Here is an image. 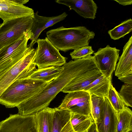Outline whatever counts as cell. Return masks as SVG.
<instances>
[{
	"instance_id": "ba28073f",
	"label": "cell",
	"mask_w": 132,
	"mask_h": 132,
	"mask_svg": "<svg viewBox=\"0 0 132 132\" xmlns=\"http://www.w3.org/2000/svg\"><path fill=\"white\" fill-rule=\"evenodd\" d=\"M0 132H35V114H10L0 122Z\"/></svg>"
},
{
	"instance_id": "6da1fadb",
	"label": "cell",
	"mask_w": 132,
	"mask_h": 132,
	"mask_svg": "<svg viewBox=\"0 0 132 132\" xmlns=\"http://www.w3.org/2000/svg\"><path fill=\"white\" fill-rule=\"evenodd\" d=\"M63 66V70L55 79L33 97L17 107L19 114H35L48 107L57 94L72 80L83 83L90 78V68L83 59L71 60Z\"/></svg>"
},
{
	"instance_id": "e0dca14e",
	"label": "cell",
	"mask_w": 132,
	"mask_h": 132,
	"mask_svg": "<svg viewBox=\"0 0 132 132\" xmlns=\"http://www.w3.org/2000/svg\"><path fill=\"white\" fill-rule=\"evenodd\" d=\"M111 77H105L102 75L86 87L84 90L102 97H107L111 82Z\"/></svg>"
},
{
	"instance_id": "5bb4252c",
	"label": "cell",
	"mask_w": 132,
	"mask_h": 132,
	"mask_svg": "<svg viewBox=\"0 0 132 132\" xmlns=\"http://www.w3.org/2000/svg\"><path fill=\"white\" fill-rule=\"evenodd\" d=\"M132 73V36L124 45L115 70V75L118 77Z\"/></svg>"
},
{
	"instance_id": "9c48e42d",
	"label": "cell",
	"mask_w": 132,
	"mask_h": 132,
	"mask_svg": "<svg viewBox=\"0 0 132 132\" xmlns=\"http://www.w3.org/2000/svg\"><path fill=\"white\" fill-rule=\"evenodd\" d=\"M120 51L116 47L108 45L104 48H99L96 52L94 53L98 68L105 77H111L115 71Z\"/></svg>"
},
{
	"instance_id": "9a60e30c",
	"label": "cell",
	"mask_w": 132,
	"mask_h": 132,
	"mask_svg": "<svg viewBox=\"0 0 132 132\" xmlns=\"http://www.w3.org/2000/svg\"><path fill=\"white\" fill-rule=\"evenodd\" d=\"M94 122L91 115L85 116L71 112L70 119L60 132H86Z\"/></svg>"
},
{
	"instance_id": "f546056e",
	"label": "cell",
	"mask_w": 132,
	"mask_h": 132,
	"mask_svg": "<svg viewBox=\"0 0 132 132\" xmlns=\"http://www.w3.org/2000/svg\"><path fill=\"white\" fill-rule=\"evenodd\" d=\"M86 132H98L96 123L94 122L92 123Z\"/></svg>"
},
{
	"instance_id": "30bf717a",
	"label": "cell",
	"mask_w": 132,
	"mask_h": 132,
	"mask_svg": "<svg viewBox=\"0 0 132 132\" xmlns=\"http://www.w3.org/2000/svg\"><path fill=\"white\" fill-rule=\"evenodd\" d=\"M116 113L106 97L102 104L99 121L96 124L98 132H116Z\"/></svg>"
},
{
	"instance_id": "d4e9b609",
	"label": "cell",
	"mask_w": 132,
	"mask_h": 132,
	"mask_svg": "<svg viewBox=\"0 0 132 132\" xmlns=\"http://www.w3.org/2000/svg\"><path fill=\"white\" fill-rule=\"evenodd\" d=\"M72 113L89 116L90 114V98L81 102L68 109Z\"/></svg>"
},
{
	"instance_id": "4fadbf2b",
	"label": "cell",
	"mask_w": 132,
	"mask_h": 132,
	"mask_svg": "<svg viewBox=\"0 0 132 132\" xmlns=\"http://www.w3.org/2000/svg\"><path fill=\"white\" fill-rule=\"evenodd\" d=\"M55 2L66 6L85 19L96 18L97 6L93 0H57Z\"/></svg>"
},
{
	"instance_id": "7402d4cb",
	"label": "cell",
	"mask_w": 132,
	"mask_h": 132,
	"mask_svg": "<svg viewBox=\"0 0 132 132\" xmlns=\"http://www.w3.org/2000/svg\"><path fill=\"white\" fill-rule=\"evenodd\" d=\"M132 30V19H129L121 22L113 29L108 31V34L111 38L117 40L123 37Z\"/></svg>"
},
{
	"instance_id": "f1b7e54d",
	"label": "cell",
	"mask_w": 132,
	"mask_h": 132,
	"mask_svg": "<svg viewBox=\"0 0 132 132\" xmlns=\"http://www.w3.org/2000/svg\"><path fill=\"white\" fill-rule=\"evenodd\" d=\"M119 4L123 6L129 5L132 4V0H114Z\"/></svg>"
},
{
	"instance_id": "ffe728a7",
	"label": "cell",
	"mask_w": 132,
	"mask_h": 132,
	"mask_svg": "<svg viewBox=\"0 0 132 132\" xmlns=\"http://www.w3.org/2000/svg\"><path fill=\"white\" fill-rule=\"evenodd\" d=\"M63 69V66H51L41 69H37L29 77L50 82L58 76Z\"/></svg>"
},
{
	"instance_id": "44dd1931",
	"label": "cell",
	"mask_w": 132,
	"mask_h": 132,
	"mask_svg": "<svg viewBox=\"0 0 132 132\" xmlns=\"http://www.w3.org/2000/svg\"><path fill=\"white\" fill-rule=\"evenodd\" d=\"M71 114L69 110L55 108L51 132H60L62 127L70 119Z\"/></svg>"
},
{
	"instance_id": "4316f807",
	"label": "cell",
	"mask_w": 132,
	"mask_h": 132,
	"mask_svg": "<svg viewBox=\"0 0 132 132\" xmlns=\"http://www.w3.org/2000/svg\"><path fill=\"white\" fill-rule=\"evenodd\" d=\"M94 51L91 46L82 47L71 52L70 55L72 59L84 58L91 55Z\"/></svg>"
},
{
	"instance_id": "8992f818",
	"label": "cell",
	"mask_w": 132,
	"mask_h": 132,
	"mask_svg": "<svg viewBox=\"0 0 132 132\" xmlns=\"http://www.w3.org/2000/svg\"><path fill=\"white\" fill-rule=\"evenodd\" d=\"M34 62L38 68L41 69L51 66L61 67L67 62V58L61 55L59 50L46 37L38 39L36 42Z\"/></svg>"
},
{
	"instance_id": "5b68a950",
	"label": "cell",
	"mask_w": 132,
	"mask_h": 132,
	"mask_svg": "<svg viewBox=\"0 0 132 132\" xmlns=\"http://www.w3.org/2000/svg\"><path fill=\"white\" fill-rule=\"evenodd\" d=\"M32 16L8 20L0 24V50L19 39L31 30L33 23Z\"/></svg>"
},
{
	"instance_id": "52a82bcc",
	"label": "cell",
	"mask_w": 132,
	"mask_h": 132,
	"mask_svg": "<svg viewBox=\"0 0 132 132\" xmlns=\"http://www.w3.org/2000/svg\"><path fill=\"white\" fill-rule=\"evenodd\" d=\"M32 37L31 30L16 41L0 50V72L13 65L24 56L29 49L28 41Z\"/></svg>"
},
{
	"instance_id": "277c9868",
	"label": "cell",
	"mask_w": 132,
	"mask_h": 132,
	"mask_svg": "<svg viewBox=\"0 0 132 132\" xmlns=\"http://www.w3.org/2000/svg\"><path fill=\"white\" fill-rule=\"evenodd\" d=\"M36 49L30 48L24 56L13 65L0 72V97L13 82L29 77L37 69L34 62Z\"/></svg>"
},
{
	"instance_id": "cb8c5ba5",
	"label": "cell",
	"mask_w": 132,
	"mask_h": 132,
	"mask_svg": "<svg viewBox=\"0 0 132 132\" xmlns=\"http://www.w3.org/2000/svg\"><path fill=\"white\" fill-rule=\"evenodd\" d=\"M104 98L90 95V114L96 124L99 121L101 105Z\"/></svg>"
},
{
	"instance_id": "7a4b0ae2",
	"label": "cell",
	"mask_w": 132,
	"mask_h": 132,
	"mask_svg": "<svg viewBox=\"0 0 132 132\" xmlns=\"http://www.w3.org/2000/svg\"><path fill=\"white\" fill-rule=\"evenodd\" d=\"M47 37L59 51L65 52L89 46L95 33L84 26L66 28L63 26L46 32Z\"/></svg>"
},
{
	"instance_id": "4dcf8cb0",
	"label": "cell",
	"mask_w": 132,
	"mask_h": 132,
	"mask_svg": "<svg viewBox=\"0 0 132 132\" xmlns=\"http://www.w3.org/2000/svg\"><path fill=\"white\" fill-rule=\"evenodd\" d=\"M10 1L13 3L21 5H23L29 1V0H12Z\"/></svg>"
},
{
	"instance_id": "603a6c76",
	"label": "cell",
	"mask_w": 132,
	"mask_h": 132,
	"mask_svg": "<svg viewBox=\"0 0 132 132\" xmlns=\"http://www.w3.org/2000/svg\"><path fill=\"white\" fill-rule=\"evenodd\" d=\"M107 98L116 112L122 110L125 106L118 92L113 86L112 83L110 85Z\"/></svg>"
},
{
	"instance_id": "1f68e13d",
	"label": "cell",
	"mask_w": 132,
	"mask_h": 132,
	"mask_svg": "<svg viewBox=\"0 0 132 132\" xmlns=\"http://www.w3.org/2000/svg\"><path fill=\"white\" fill-rule=\"evenodd\" d=\"M132 132V131H130V132Z\"/></svg>"
},
{
	"instance_id": "d6986e66",
	"label": "cell",
	"mask_w": 132,
	"mask_h": 132,
	"mask_svg": "<svg viewBox=\"0 0 132 132\" xmlns=\"http://www.w3.org/2000/svg\"><path fill=\"white\" fill-rule=\"evenodd\" d=\"M116 113L117 126L116 132H129L132 131V111L125 106Z\"/></svg>"
},
{
	"instance_id": "7c38bea8",
	"label": "cell",
	"mask_w": 132,
	"mask_h": 132,
	"mask_svg": "<svg viewBox=\"0 0 132 132\" xmlns=\"http://www.w3.org/2000/svg\"><path fill=\"white\" fill-rule=\"evenodd\" d=\"M34 13L32 9L13 3L10 0H1L0 3V18L3 22L22 17H33Z\"/></svg>"
},
{
	"instance_id": "ac0fdd59",
	"label": "cell",
	"mask_w": 132,
	"mask_h": 132,
	"mask_svg": "<svg viewBox=\"0 0 132 132\" xmlns=\"http://www.w3.org/2000/svg\"><path fill=\"white\" fill-rule=\"evenodd\" d=\"M90 98L89 93L84 90L69 92L65 95L57 108L60 109L68 110L74 105Z\"/></svg>"
},
{
	"instance_id": "83f0119b",
	"label": "cell",
	"mask_w": 132,
	"mask_h": 132,
	"mask_svg": "<svg viewBox=\"0 0 132 132\" xmlns=\"http://www.w3.org/2000/svg\"><path fill=\"white\" fill-rule=\"evenodd\" d=\"M118 78L125 84L132 86V73L118 77Z\"/></svg>"
},
{
	"instance_id": "484cf974",
	"label": "cell",
	"mask_w": 132,
	"mask_h": 132,
	"mask_svg": "<svg viewBox=\"0 0 132 132\" xmlns=\"http://www.w3.org/2000/svg\"><path fill=\"white\" fill-rule=\"evenodd\" d=\"M125 105L132 107V86L125 84L118 93Z\"/></svg>"
},
{
	"instance_id": "3957f363",
	"label": "cell",
	"mask_w": 132,
	"mask_h": 132,
	"mask_svg": "<svg viewBox=\"0 0 132 132\" xmlns=\"http://www.w3.org/2000/svg\"><path fill=\"white\" fill-rule=\"evenodd\" d=\"M49 83L29 77L17 80L2 94L0 104L7 108L17 107L34 96Z\"/></svg>"
},
{
	"instance_id": "8fae6325",
	"label": "cell",
	"mask_w": 132,
	"mask_h": 132,
	"mask_svg": "<svg viewBox=\"0 0 132 132\" xmlns=\"http://www.w3.org/2000/svg\"><path fill=\"white\" fill-rule=\"evenodd\" d=\"M37 11L35 13L33 17V23L31 30L32 39L31 43L28 45L29 48L31 49L33 48L34 45L43 30L64 20L68 15L65 12H64L57 16L47 17L39 15Z\"/></svg>"
},
{
	"instance_id": "2e32d148",
	"label": "cell",
	"mask_w": 132,
	"mask_h": 132,
	"mask_svg": "<svg viewBox=\"0 0 132 132\" xmlns=\"http://www.w3.org/2000/svg\"><path fill=\"white\" fill-rule=\"evenodd\" d=\"M55 109L48 107L35 114V132H51Z\"/></svg>"
},
{
	"instance_id": "d6a6232c",
	"label": "cell",
	"mask_w": 132,
	"mask_h": 132,
	"mask_svg": "<svg viewBox=\"0 0 132 132\" xmlns=\"http://www.w3.org/2000/svg\"></svg>"
}]
</instances>
